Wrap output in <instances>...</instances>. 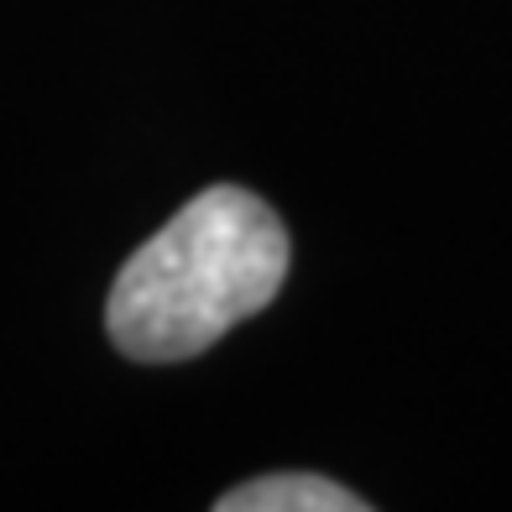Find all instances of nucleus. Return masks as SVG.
<instances>
[{"label":"nucleus","instance_id":"nucleus-1","mask_svg":"<svg viewBox=\"0 0 512 512\" xmlns=\"http://www.w3.org/2000/svg\"><path fill=\"white\" fill-rule=\"evenodd\" d=\"M288 277V230L251 189H204L136 246L105 298L115 351L147 366L189 361L262 314Z\"/></svg>","mask_w":512,"mask_h":512},{"label":"nucleus","instance_id":"nucleus-2","mask_svg":"<svg viewBox=\"0 0 512 512\" xmlns=\"http://www.w3.org/2000/svg\"><path fill=\"white\" fill-rule=\"evenodd\" d=\"M366 507L371 502H361L356 492H345V486L324 481V476H309V471L246 481L215 502V512H366Z\"/></svg>","mask_w":512,"mask_h":512}]
</instances>
